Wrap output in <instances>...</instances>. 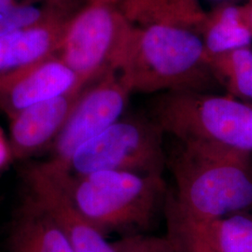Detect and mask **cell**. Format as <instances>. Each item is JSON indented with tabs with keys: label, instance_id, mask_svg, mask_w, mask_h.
Segmentation results:
<instances>
[{
	"label": "cell",
	"instance_id": "2",
	"mask_svg": "<svg viewBox=\"0 0 252 252\" xmlns=\"http://www.w3.org/2000/svg\"><path fill=\"white\" fill-rule=\"evenodd\" d=\"M120 74L130 91L204 92L216 80L201 34L181 27H134Z\"/></svg>",
	"mask_w": 252,
	"mask_h": 252
},
{
	"label": "cell",
	"instance_id": "7",
	"mask_svg": "<svg viewBox=\"0 0 252 252\" xmlns=\"http://www.w3.org/2000/svg\"><path fill=\"white\" fill-rule=\"evenodd\" d=\"M131 93L120 72L108 73L86 87L54 141L50 161L65 170L81 145L119 121Z\"/></svg>",
	"mask_w": 252,
	"mask_h": 252
},
{
	"label": "cell",
	"instance_id": "11",
	"mask_svg": "<svg viewBox=\"0 0 252 252\" xmlns=\"http://www.w3.org/2000/svg\"><path fill=\"white\" fill-rule=\"evenodd\" d=\"M9 252H74L53 217L27 193L9 226Z\"/></svg>",
	"mask_w": 252,
	"mask_h": 252
},
{
	"label": "cell",
	"instance_id": "22",
	"mask_svg": "<svg viewBox=\"0 0 252 252\" xmlns=\"http://www.w3.org/2000/svg\"><path fill=\"white\" fill-rule=\"evenodd\" d=\"M242 9H243L245 18L247 20V23L252 31V0H249L245 5L242 6Z\"/></svg>",
	"mask_w": 252,
	"mask_h": 252
},
{
	"label": "cell",
	"instance_id": "21",
	"mask_svg": "<svg viewBox=\"0 0 252 252\" xmlns=\"http://www.w3.org/2000/svg\"><path fill=\"white\" fill-rule=\"evenodd\" d=\"M21 2L19 0H0V14L7 12Z\"/></svg>",
	"mask_w": 252,
	"mask_h": 252
},
{
	"label": "cell",
	"instance_id": "16",
	"mask_svg": "<svg viewBox=\"0 0 252 252\" xmlns=\"http://www.w3.org/2000/svg\"><path fill=\"white\" fill-rule=\"evenodd\" d=\"M217 81L224 85L231 96L252 100V49L238 48L209 59Z\"/></svg>",
	"mask_w": 252,
	"mask_h": 252
},
{
	"label": "cell",
	"instance_id": "12",
	"mask_svg": "<svg viewBox=\"0 0 252 252\" xmlns=\"http://www.w3.org/2000/svg\"><path fill=\"white\" fill-rule=\"evenodd\" d=\"M69 18L58 16L35 27L0 36V74L57 55Z\"/></svg>",
	"mask_w": 252,
	"mask_h": 252
},
{
	"label": "cell",
	"instance_id": "4",
	"mask_svg": "<svg viewBox=\"0 0 252 252\" xmlns=\"http://www.w3.org/2000/svg\"><path fill=\"white\" fill-rule=\"evenodd\" d=\"M65 184L75 207L104 234L149 230L168 194L162 176L130 172L67 173Z\"/></svg>",
	"mask_w": 252,
	"mask_h": 252
},
{
	"label": "cell",
	"instance_id": "14",
	"mask_svg": "<svg viewBox=\"0 0 252 252\" xmlns=\"http://www.w3.org/2000/svg\"><path fill=\"white\" fill-rule=\"evenodd\" d=\"M164 210L167 219L188 229L215 252H252V217L248 213L191 222Z\"/></svg>",
	"mask_w": 252,
	"mask_h": 252
},
{
	"label": "cell",
	"instance_id": "20",
	"mask_svg": "<svg viewBox=\"0 0 252 252\" xmlns=\"http://www.w3.org/2000/svg\"><path fill=\"white\" fill-rule=\"evenodd\" d=\"M13 158L9 140L7 139L3 130L0 128V172L4 170Z\"/></svg>",
	"mask_w": 252,
	"mask_h": 252
},
{
	"label": "cell",
	"instance_id": "9",
	"mask_svg": "<svg viewBox=\"0 0 252 252\" xmlns=\"http://www.w3.org/2000/svg\"><path fill=\"white\" fill-rule=\"evenodd\" d=\"M82 91L77 75L57 55H53L0 74V111L10 119L40 102Z\"/></svg>",
	"mask_w": 252,
	"mask_h": 252
},
{
	"label": "cell",
	"instance_id": "24",
	"mask_svg": "<svg viewBox=\"0 0 252 252\" xmlns=\"http://www.w3.org/2000/svg\"><path fill=\"white\" fill-rule=\"evenodd\" d=\"M215 1H220L221 3H233L234 0H215Z\"/></svg>",
	"mask_w": 252,
	"mask_h": 252
},
{
	"label": "cell",
	"instance_id": "1",
	"mask_svg": "<svg viewBox=\"0 0 252 252\" xmlns=\"http://www.w3.org/2000/svg\"><path fill=\"white\" fill-rule=\"evenodd\" d=\"M178 144L167 154L175 195L164 208L183 220L198 222L248 213L252 209L251 156L221 149Z\"/></svg>",
	"mask_w": 252,
	"mask_h": 252
},
{
	"label": "cell",
	"instance_id": "19",
	"mask_svg": "<svg viewBox=\"0 0 252 252\" xmlns=\"http://www.w3.org/2000/svg\"><path fill=\"white\" fill-rule=\"evenodd\" d=\"M167 225L169 229L180 235L188 252H215L198 236L192 234L188 229L177 223L176 221L167 219Z\"/></svg>",
	"mask_w": 252,
	"mask_h": 252
},
{
	"label": "cell",
	"instance_id": "13",
	"mask_svg": "<svg viewBox=\"0 0 252 252\" xmlns=\"http://www.w3.org/2000/svg\"><path fill=\"white\" fill-rule=\"evenodd\" d=\"M117 6L135 27H181L201 34L207 18L198 0H121Z\"/></svg>",
	"mask_w": 252,
	"mask_h": 252
},
{
	"label": "cell",
	"instance_id": "6",
	"mask_svg": "<svg viewBox=\"0 0 252 252\" xmlns=\"http://www.w3.org/2000/svg\"><path fill=\"white\" fill-rule=\"evenodd\" d=\"M163 135L149 117L119 120L81 145L65 170L72 176L100 171L162 176L167 163Z\"/></svg>",
	"mask_w": 252,
	"mask_h": 252
},
{
	"label": "cell",
	"instance_id": "10",
	"mask_svg": "<svg viewBox=\"0 0 252 252\" xmlns=\"http://www.w3.org/2000/svg\"><path fill=\"white\" fill-rule=\"evenodd\" d=\"M82 92L46 100L10 118L9 144L13 158L25 159L54 144Z\"/></svg>",
	"mask_w": 252,
	"mask_h": 252
},
{
	"label": "cell",
	"instance_id": "23",
	"mask_svg": "<svg viewBox=\"0 0 252 252\" xmlns=\"http://www.w3.org/2000/svg\"><path fill=\"white\" fill-rule=\"evenodd\" d=\"M121 0H89V2H97V3H106V4H112L117 5Z\"/></svg>",
	"mask_w": 252,
	"mask_h": 252
},
{
	"label": "cell",
	"instance_id": "8",
	"mask_svg": "<svg viewBox=\"0 0 252 252\" xmlns=\"http://www.w3.org/2000/svg\"><path fill=\"white\" fill-rule=\"evenodd\" d=\"M67 172L52 162L30 165L24 172L27 193L54 218L66 235L74 252H117L105 234L81 215L65 184Z\"/></svg>",
	"mask_w": 252,
	"mask_h": 252
},
{
	"label": "cell",
	"instance_id": "15",
	"mask_svg": "<svg viewBox=\"0 0 252 252\" xmlns=\"http://www.w3.org/2000/svg\"><path fill=\"white\" fill-rule=\"evenodd\" d=\"M201 36L209 59L251 46L252 42V29L245 18L242 6L234 3H221L207 13Z\"/></svg>",
	"mask_w": 252,
	"mask_h": 252
},
{
	"label": "cell",
	"instance_id": "18",
	"mask_svg": "<svg viewBox=\"0 0 252 252\" xmlns=\"http://www.w3.org/2000/svg\"><path fill=\"white\" fill-rule=\"evenodd\" d=\"M112 245L117 252H188L180 235L171 229L164 236L126 234Z\"/></svg>",
	"mask_w": 252,
	"mask_h": 252
},
{
	"label": "cell",
	"instance_id": "5",
	"mask_svg": "<svg viewBox=\"0 0 252 252\" xmlns=\"http://www.w3.org/2000/svg\"><path fill=\"white\" fill-rule=\"evenodd\" d=\"M134 27L117 5L88 2L67 21L57 56L84 90L108 73L120 71Z\"/></svg>",
	"mask_w": 252,
	"mask_h": 252
},
{
	"label": "cell",
	"instance_id": "3",
	"mask_svg": "<svg viewBox=\"0 0 252 252\" xmlns=\"http://www.w3.org/2000/svg\"><path fill=\"white\" fill-rule=\"evenodd\" d=\"M150 119L182 144L251 156L252 105L200 91H168L153 100Z\"/></svg>",
	"mask_w": 252,
	"mask_h": 252
},
{
	"label": "cell",
	"instance_id": "17",
	"mask_svg": "<svg viewBox=\"0 0 252 252\" xmlns=\"http://www.w3.org/2000/svg\"><path fill=\"white\" fill-rule=\"evenodd\" d=\"M72 15L46 2L20 3L7 12L0 14V36L35 27L58 16L71 17Z\"/></svg>",
	"mask_w": 252,
	"mask_h": 252
}]
</instances>
